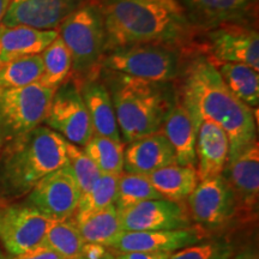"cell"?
Here are the masks:
<instances>
[{
  "mask_svg": "<svg viewBox=\"0 0 259 259\" xmlns=\"http://www.w3.org/2000/svg\"><path fill=\"white\" fill-rule=\"evenodd\" d=\"M181 77L183 84L178 95L197 128L203 120H211L226 132L229 141L228 162L257 141L253 109L228 89L208 57L196 54L185 64Z\"/></svg>",
  "mask_w": 259,
  "mask_h": 259,
  "instance_id": "1",
  "label": "cell"
},
{
  "mask_svg": "<svg viewBox=\"0 0 259 259\" xmlns=\"http://www.w3.org/2000/svg\"><path fill=\"white\" fill-rule=\"evenodd\" d=\"M101 11L106 51L142 44L186 50L194 30L177 0H94Z\"/></svg>",
  "mask_w": 259,
  "mask_h": 259,
  "instance_id": "2",
  "label": "cell"
},
{
  "mask_svg": "<svg viewBox=\"0 0 259 259\" xmlns=\"http://www.w3.org/2000/svg\"><path fill=\"white\" fill-rule=\"evenodd\" d=\"M67 141L40 125L6 142L0 150V199L19 200L40 180L67 163Z\"/></svg>",
  "mask_w": 259,
  "mask_h": 259,
  "instance_id": "3",
  "label": "cell"
},
{
  "mask_svg": "<svg viewBox=\"0 0 259 259\" xmlns=\"http://www.w3.org/2000/svg\"><path fill=\"white\" fill-rule=\"evenodd\" d=\"M112 97L121 141L125 143L158 132L176 101L170 82H151L106 69L100 71Z\"/></svg>",
  "mask_w": 259,
  "mask_h": 259,
  "instance_id": "4",
  "label": "cell"
},
{
  "mask_svg": "<svg viewBox=\"0 0 259 259\" xmlns=\"http://www.w3.org/2000/svg\"><path fill=\"white\" fill-rule=\"evenodd\" d=\"M59 37L72 59V78L77 84L100 76L106 52V30L99 6L88 3L59 25Z\"/></svg>",
  "mask_w": 259,
  "mask_h": 259,
  "instance_id": "5",
  "label": "cell"
},
{
  "mask_svg": "<svg viewBox=\"0 0 259 259\" xmlns=\"http://www.w3.org/2000/svg\"><path fill=\"white\" fill-rule=\"evenodd\" d=\"M186 53L183 48L161 44H142L107 50L101 69L151 80L171 82L183 74Z\"/></svg>",
  "mask_w": 259,
  "mask_h": 259,
  "instance_id": "6",
  "label": "cell"
},
{
  "mask_svg": "<svg viewBox=\"0 0 259 259\" xmlns=\"http://www.w3.org/2000/svg\"><path fill=\"white\" fill-rule=\"evenodd\" d=\"M54 92L38 82L22 88H0V141L3 144L45 121Z\"/></svg>",
  "mask_w": 259,
  "mask_h": 259,
  "instance_id": "7",
  "label": "cell"
},
{
  "mask_svg": "<svg viewBox=\"0 0 259 259\" xmlns=\"http://www.w3.org/2000/svg\"><path fill=\"white\" fill-rule=\"evenodd\" d=\"M50 220L25 199H0V245L6 254H19L44 240Z\"/></svg>",
  "mask_w": 259,
  "mask_h": 259,
  "instance_id": "8",
  "label": "cell"
},
{
  "mask_svg": "<svg viewBox=\"0 0 259 259\" xmlns=\"http://www.w3.org/2000/svg\"><path fill=\"white\" fill-rule=\"evenodd\" d=\"M44 122L69 143L78 147H84L93 137L88 109L73 78L67 79L54 92Z\"/></svg>",
  "mask_w": 259,
  "mask_h": 259,
  "instance_id": "9",
  "label": "cell"
},
{
  "mask_svg": "<svg viewBox=\"0 0 259 259\" xmlns=\"http://www.w3.org/2000/svg\"><path fill=\"white\" fill-rule=\"evenodd\" d=\"M235 203L234 219L242 223L254 222L259 200V145L255 141L234 160L227 163L222 173Z\"/></svg>",
  "mask_w": 259,
  "mask_h": 259,
  "instance_id": "10",
  "label": "cell"
},
{
  "mask_svg": "<svg viewBox=\"0 0 259 259\" xmlns=\"http://www.w3.org/2000/svg\"><path fill=\"white\" fill-rule=\"evenodd\" d=\"M80 196L72 169L66 163L40 180L23 199L50 220L66 221L76 212Z\"/></svg>",
  "mask_w": 259,
  "mask_h": 259,
  "instance_id": "11",
  "label": "cell"
},
{
  "mask_svg": "<svg viewBox=\"0 0 259 259\" xmlns=\"http://www.w3.org/2000/svg\"><path fill=\"white\" fill-rule=\"evenodd\" d=\"M208 59L213 65L246 64L259 70V34L248 24H225L205 32Z\"/></svg>",
  "mask_w": 259,
  "mask_h": 259,
  "instance_id": "12",
  "label": "cell"
},
{
  "mask_svg": "<svg viewBox=\"0 0 259 259\" xmlns=\"http://www.w3.org/2000/svg\"><path fill=\"white\" fill-rule=\"evenodd\" d=\"M186 209L200 228H218L234 220V198L222 174L200 180L187 197Z\"/></svg>",
  "mask_w": 259,
  "mask_h": 259,
  "instance_id": "13",
  "label": "cell"
},
{
  "mask_svg": "<svg viewBox=\"0 0 259 259\" xmlns=\"http://www.w3.org/2000/svg\"><path fill=\"white\" fill-rule=\"evenodd\" d=\"M122 232L174 231L192 226L183 202L153 199L118 210Z\"/></svg>",
  "mask_w": 259,
  "mask_h": 259,
  "instance_id": "14",
  "label": "cell"
},
{
  "mask_svg": "<svg viewBox=\"0 0 259 259\" xmlns=\"http://www.w3.org/2000/svg\"><path fill=\"white\" fill-rule=\"evenodd\" d=\"M93 0H11L2 25H25L41 30H57L76 10Z\"/></svg>",
  "mask_w": 259,
  "mask_h": 259,
  "instance_id": "15",
  "label": "cell"
},
{
  "mask_svg": "<svg viewBox=\"0 0 259 259\" xmlns=\"http://www.w3.org/2000/svg\"><path fill=\"white\" fill-rule=\"evenodd\" d=\"M194 30L208 31L225 24H247L257 0H177Z\"/></svg>",
  "mask_w": 259,
  "mask_h": 259,
  "instance_id": "16",
  "label": "cell"
},
{
  "mask_svg": "<svg viewBox=\"0 0 259 259\" xmlns=\"http://www.w3.org/2000/svg\"><path fill=\"white\" fill-rule=\"evenodd\" d=\"M200 227L174 231L121 232L108 248L118 253L125 252H176L198 244L205 236Z\"/></svg>",
  "mask_w": 259,
  "mask_h": 259,
  "instance_id": "17",
  "label": "cell"
},
{
  "mask_svg": "<svg viewBox=\"0 0 259 259\" xmlns=\"http://www.w3.org/2000/svg\"><path fill=\"white\" fill-rule=\"evenodd\" d=\"M176 154L161 131L130 142L124 151V170L135 174H149L176 164Z\"/></svg>",
  "mask_w": 259,
  "mask_h": 259,
  "instance_id": "18",
  "label": "cell"
},
{
  "mask_svg": "<svg viewBox=\"0 0 259 259\" xmlns=\"http://www.w3.org/2000/svg\"><path fill=\"white\" fill-rule=\"evenodd\" d=\"M196 156L199 181L221 176L229 156V141L221 126L211 120L200 122L197 131Z\"/></svg>",
  "mask_w": 259,
  "mask_h": 259,
  "instance_id": "19",
  "label": "cell"
},
{
  "mask_svg": "<svg viewBox=\"0 0 259 259\" xmlns=\"http://www.w3.org/2000/svg\"><path fill=\"white\" fill-rule=\"evenodd\" d=\"M160 131L166 136L173 147L177 164L196 168V141L198 128L178 94Z\"/></svg>",
  "mask_w": 259,
  "mask_h": 259,
  "instance_id": "20",
  "label": "cell"
},
{
  "mask_svg": "<svg viewBox=\"0 0 259 259\" xmlns=\"http://www.w3.org/2000/svg\"><path fill=\"white\" fill-rule=\"evenodd\" d=\"M83 101L88 109L94 135L122 142L118 122H116L114 107L108 89L99 77L83 80L78 84Z\"/></svg>",
  "mask_w": 259,
  "mask_h": 259,
  "instance_id": "21",
  "label": "cell"
},
{
  "mask_svg": "<svg viewBox=\"0 0 259 259\" xmlns=\"http://www.w3.org/2000/svg\"><path fill=\"white\" fill-rule=\"evenodd\" d=\"M58 36V30L0 24V65L17 58L41 54Z\"/></svg>",
  "mask_w": 259,
  "mask_h": 259,
  "instance_id": "22",
  "label": "cell"
},
{
  "mask_svg": "<svg viewBox=\"0 0 259 259\" xmlns=\"http://www.w3.org/2000/svg\"><path fill=\"white\" fill-rule=\"evenodd\" d=\"M148 178L161 198L179 203L186 200L199 183L196 168L177 163L155 170Z\"/></svg>",
  "mask_w": 259,
  "mask_h": 259,
  "instance_id": "23",
  "label": "cell"
},
{
  "mask_svg": "<svg viewBox=\"0 0 259 259\" xmlns=\"http://www.w3.org/2000/svg\"><path fill=\"white\" fill-rule=\"evenodd\" d=\"M215 66L228 89L245 105L257 108L259 103L258 71L248 65L238 63H222Z\"/></svg>",
  "mask_w": 259,
  "mask_h": 259,
  "instance_id": "24",
  "label": "cell"
},
{
  "mask_svg": "<svg viewBox=\"0 0 259 259\" xmlns=\"http://www.w3.org/2000/svg\"><path fill=\"white\" fill-rule=\"evenodd\" d=\"M73 225L79 231L84 242L99 244L107 248L122 232L115 204H112L84 221Z\"/></svg>",
  "mask_w": 259,
  "mask_h": 259,
  "instance_id": "25",
  "label": "cell"
},
{
  "mask_svg": "<svg viewBox=\"0 0 259 259\" xmlns=\"http://www.w3.org/2000/svg\"><path fill=\"white\" fill-rule=\"evenodd\" d=\"M42 59L41 78L38 83L53 90H57L61 84L70 79L72 71V59L64 41L58 36L52 44L40 54Z\"/></svg>",
  "mask_w": 259,
  "mask_h": 259,
  "instance_id": "26",
  "label": "cell"
},
{
  "mask_svg": "<svg viewBox=\"0 0 259 259\" xmlns=\"http://www.w3.org/2000/svg\"><path fill=\"white\" fill-rule=\"evenodd\" d=\"M119 176H107L101 174V177L95 181L92 189L87 191L80 197L76 212L73 213L70 221L72 223L82 222L94 213L101 211L107 206L115 203L116 185H118Z\"/></svg>",
  "mask_w": 259,
  "mask_h": 259,
  "instance_id": "27",
  "label": "cell"
},
{
  "mask_svg": "<svg viewBox=\"0 0 259 259\" xmlns=\"http://www.w3.org/2000/svg\"><path fill=\"white\" fill-rule=\"evenodd\" d=\"M83 150L92 158L101 174L120 176L124 171V142L94 135L84 145Z\"/></svg>",
  "mask_w": 259,
  "mask_h": 259,
  "instance_id": "28",
  "label": "cell"
},
{
  "mask_svg": "<svg viewBox=\"0 0 259 259\" xmlns=\"http://www.w3.org/2000/svg\"><path fill=\"white\" fill-rule=\"evenodd\" d=\"M42 59L37 56L22 57L0 65V88H22L41 78Z\"/></svg>",
  "mask_w": 259,
  "mask_h": 259,
  "instance_id": "29",
  "label": "cell"
},
{
  "mask_svg": "<svg viewBox=\"0 0 259 259\" xmlns=\"http://www.w3.org/2000/svg\"><path fill=\"white\" fill-rule=\"evenodd\" d=\"M153 199H161V196L151 185L148 176L127 171H122L119 176L114 203L116 209L121 210Z\"/></svg>",
  "mask_w": 259,
  "mask_h": 259,
  "instance_id": "30",
  "label": "cell"
},
{
  "mask_svg": "<svg viewBox=\"0 0 259 259\" xmlns=\"http://www.w3.org/2000/svg\"><path fill=\"white\" fill-rule=\"evenodd\" d=\"M42 241L65 259L78 257L85 244L77 227L70 220L52 222Z\"/></svg>",
  "mask_w": 259,
  "mask_h": 259,
  "instance_id": "31",
  "label": "cell"
},
{
  "mask_svg": "<svg viewBox=\"0 0 259 259\" xmlns=\"http://www.w3.org/2000/svg\"><path fill=\"white\" fill-rule=\"evenodd\" d=\"M67 163L70 164L71 169L79 187L80 194H83L92 189L95 181L101 177V171L96 167L92 158L84 153L83 149L78 145H74L67 142L66 144ZM80 196V197H82Z\"/></svg>",
  "mask_w": 259,
  "mask_h": 259,
  "instance_id": "32",
  "label": "cell"
},
{
  "mask_svg": "<svg viewBox=\"0 0 259 259\" xmlns=\"http://www.w3.org/2000/svg\"><path fill=\"white\" fill-rule=\"evenodd\" d=\"M234 248L226 241H208L194 244L173 252L169 259H231Z\"/></svg>",
  "mask_w": 259,
  "mask_h": 259,
  "instance_id": "33",
  "label": "cell"
},
{
  "mask_svg": "<svg viewBox=\"0 0 259 259\" xmlns=\"http://www.w3.org/2000/svg\"><path fill=\"white\" fill-rule=\"evenodd\" d=\"M6 259H65L53 251L50 246H47L44 241L38 242L34 247L22 252L19 254H6Z\"/></svg>",
  "mask_w": 259,
  "mask_h": 259,
  "instance_id": "34",
  "label": "cell"
},
{
  "mask_svg": "<svg viewBox=\"0 0 259 259\" xmlns=\"http://www.w3.org/2000/svg\"><path fill=\"white\" fill-rule=\"evenodd\" d=\"M171 252H125L115 255L116 259H169Z\"/></svg>",
  "mask_w": 259,
  "mask_h": 259,
  "instance_id": "35",
  "label": "cell"
},
{
  "mask_svg": "<svg viewBox=\"0 0 259 259\" xmlns=\"http://www.w3.org/2000/svg\"><path fill=\"white\" fill-rule=\"evenodd\" d=\"M231 259H259L257 248H248L241 251L240 253L233 255Z\"/></svg>",
  "mask_w": 259,
  "mask_h": 259,
  "instance_id": "36",
  "label": "cell"
},
{
  "mask_svg": "<svg viewBox=\"0 0 259 259\" xmlns=\"http://www.w3.org/2000/svg\"><path fill=\"white\" fill-rule=\"evenodd\" d=\"M10 3H11V0H0V24H2L3 18H4L6 11H8Z\"/></svg>",
  "mask_w": 259,
  "mask_h": 259,
  "instance_id": "37",
  "label": "cell"
},
{
  "mask_svg": "<svg viewBox=\"0 0 259 259\" xmlns=\"http://www.w3.org/2000/svg\"><path fill=\"white\" fill-rule=\"evenodd\" d=\"M0 259H6V253L3 251L2 247H0Z\"/></svg>",
  "mask_w": 259,
  "mask_h": 259,
  "instance_id": "38",
  "label": "cell"
},
{
  "mask_svg": "<svg viewBox=\"0 0 259 259\" xmlns=\"http://www.w3.org/2000/svg\"><path fill=\"white\" fill-rule=\"evenodd\" d=\"M109 255H111V252H109V253H108V255H107V257L105 258V259H108V257H109ZM72 259H87L85 257H83V255L82 254H79L78 255V257H76V258H72Z\"/></svg>",
  "mask_w": 259,
  "mask_h": 259,
  "instance_id": "39",
  "label": "cell"
},
{
  "mask_svg": "<svg viewBox=\"0 0 259 259\" xmlns=\"http://www.w3.org/2000/svg\"><path fill=\"white\" fill-rule=\"evenodd\" d=\"M108 259H116V257H114V255H113V254L111 253V255H109Z\"/></svg>",
  "mask_w": 259,
  "mask_h": 259,
  "instance_id": "40",
  "label": "cell"
},
{
  "mask_svg": "<svg viewBox=\"0 0 259 259\" xmlns=\"http://www.w3.org/2000/svg\"><path fill=\"white\" fill-rule=\"evenodd\" d=\"M2 147H3V142L0 141V150H2Z\"/></svg>",
  "mask_w": 259,
  "mask_h": 259,
  "instance_id": "41",
  "label": "cell"
}]
</instances>
